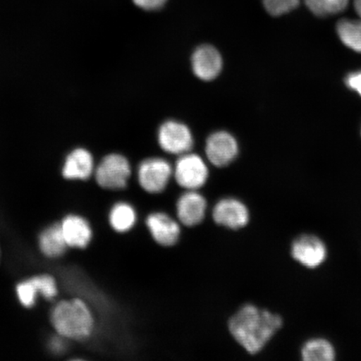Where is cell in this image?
I'll list each match as a JSON object with an SVG mask.
<instances>
[{"label": "cell", "instance_id": "cell-7", "mask_svg": "<svg viewBox=\"0 0 361 361\" xmlns=\"http://www.w3.org/2000/svg\"><path fill=\"white\" fill-rule=\"evenodd\" d=\"M205 153L210 164L224 168L236 159L238 144L232 134L224 130L211 134L207 139Z\"/></svg>", "mask_w": 361, "mask_h": 361}, {"label": "cell", "instance_id": "cell-17", "mask_svg": "<svg viewBox=\"0 0 361 361\" xmlns=\"http://www.w3.org/2000/svg\"><path fill=\"white\" fill-rule=\"evenodd\" d=\"M111 228L118 233H126L137 223V213L132 205L126 202L117 203L109 216Z\"/></svg>", "mask_w": 361, "mask_h": 361}, {"label": "cell", "instance_id": "cell-15", "mask_svg": "<svg viewBox=\"0 0 361 361\" xmlns=\"http://www.w3.org/2000/svg\"><path fill=\"white\" fill-rule=\"evenodd\" d=\"M40 251L49 259H57L65 255L68 245L63 235L61 224H52L40 233Z\"/></svg>", "mask_w": 361, "mask_h": 361}, {"label": "cell", "instance_id": "cell-10", "mask_svg": "<svg viewBox=\"0 0 361 361\" xmlns=\"http://www.w3.org/2000/svg\"><path fill=\"white\" fill-rule=\"evenodd\" d=\"M207 209L206 198L197 190H187L176 204L178 222L186 227H195L204 220Z\"/></svg>", "mask_w": 361, "mask_h": 361}, {"label": "cell", "instance_id": "cell-6", "mask_svg": "<svg viewBox=\"0 0 361 361\" xmlns=\"http://www.w3.org/2000/svg\"><path fill=\"white\" fill-rule=\"evenodd\" d=\"M132 174L128 159L119 154L106 157L96 170L97 182L106 189H121L126 187Z\"/></svg>", "mask_w": 361, "mask_h": 361}, {"label": "cell", "instance_id": "cell-5", "mask_svg": "<svg viewBox=\"0 0 361 361\" xmlns=\"http://www.w3.org/2000/svg\"><path fill=\"white\" fill-rule=\"evenodd\" d=\"M158 143L162 150L173 155H183L191 152L193 137L188 126L177 121H168L160 126Z\"/></svg>", "mask_w": 361, "mask_h": 361}, {"label": "cell", "instance_id": "cell-12", "mask_svg": "<svg viewBox=\"0 0 361 361\" xmlns=\"http://www.w3.org/2000/svg\"><path fill=\"white\" fill-rule=\"evenodd\" d=\"M147 227L158 245L164 247L174 246L179 240L180 226L178 220L168 214L156 212L147 216Z\"/></svg>", "mask_w": 361, "mask_h": 361}, {"label": "cell", "instance_id": "cell-9", "mask_svg": "<svg viewBox=\"0 0 361 361\" xmlns=\"http://www.w3.org/2000/svg\"><path fill=\"white\" fill-rule=\"evenodd\" d=\"M291 255L305 267L315 269L326 261L327 250L322 239L314 235H302L293 242Z\"/></svg>", "mask_w": 361, "mask_h": 361}, {"label": "cell", "instance_id": "cell-19", "mask_svg": "<svg viewBox=\"0 0 361 361\" xmlns=\"http://www.w3.org/2000/svg\"><path fill=\"white\" fill-rule=\"evenodd\" d=\"M350 2V0H304L307 8L320 18L334 16L344 12Z\"/></svg>", "mask_w": 361, "mask_h": 361}, {"label": "cell", "instance_id": "cell-3", "mask_svg": "<svg viewBox=\"0 0 361 361\" xmlns=\"http://www.w3.org/2000/svg\"><path fill=\"white\" fill-rule=\"evenodd\" d=\"M209 171L204 160L190 152L179 156L173 169V177L180 188L198 190L209 179Z\"/></svg>", "mask_w": 361, "mask_h": 361}, {"label": "cell", "instance_id": "cell-8", "mask_svg": "<svg viewBox=\"0 0 361 361\" xmlns=\"http://www.w3.org/2000/svg\"><path fill=\"white\" fill-rule=\"evenodd\" d=\"M214 222L226 228L238 230L250 222V211L242 201L234 197H226L216 203L213 213Z\"/></svg>", "mask_w": 361, "mask_h": 361}, {"label": "cell", "instance_id": "cell-11", "mask_svg": "<svg viewBox=\"0 0 361 361\" xmlns=\"http://www.w3.org/2000/svg\"><path fill=\"white\" fill-rule=\"evenodd\" d=\"M192 69L198 79L214 80L223 69V58L215 47L204 44L197 48L191 59Z\"/></svg>", "mask_w": 361, "mask_h": 361}, {"label": "cell", "instance_id": "cell-23", "mask_svg": "<svg viewBox=\"0 0 361 361\" xmlns=\"http://www.w3.org/2000/svg\"><path fill=\"white\" fill-rule=\"evenodd\" d=\"M139 8L147 11H159L166 6L169 0H133Z\"/></svg>", "mask_w": 361, "mask_h": 361}, {"label": "cell", "instance_id": "cell-4", "mask_svg": "<svg viewBox=\"0 0 361 361\" xmlns=\"http://www.w3.org/2000/svg\"><path fill=\"white\" fill-rule=\"evenodd\" d=\"M173 176V169L162 158L153 157L143 161L137 170L140 186L147 192L157 194L168 188Z\"/></svg>", "mask_w": 361, "mask_h": 361}, {"label": "cell", "instance_id": "cell-18", "mask_svg": "<svg viewBox=\"0 0 361 361\" xmlns=\"http://www.w3.org/2000/svg\"><path fill=\"white\" fill-rule=\"evenodd\" d=\"M305 361H332L336 359L333 345L324 338H313L307 341L301 350Z\"/></svg>", "mask_w": 361, "mask_h": 361}, {"label": "cell", "instance_id": "cell-1", "mask_svg": "<svg viewBox=\"0 0 361 361\" xmlns=\"http://www.w3.org/2000/svg\"><path fill=\"white\" fill-rule=\"evenodd\" d=\"M282 324L279 314L254 305H245L230 318L228 329L239 345L255 355L264 348Z\"/></svg>", "mask_w": 361, "mask_h": 361}, {"label": "cell", "instance_id": "cell-2", "mask_svg": "<svg viewBox=\"0 0 361 361\" xmlns=\"http://www.w3.org/2000/svg\"><path fill=\"white\" fill-rule=\"evenodd\" d=\"M51 323L58 335L67 340H85L94 328L92 310L80 299L63 300L54 307Z\"/></svg>", "mask_w": 361, "mask_h": 361}, {"label": "cell", "instance_id": "cell-13", "mask_svg": "<svg viewBox=\"0 0 361 361\" xmlns=\"http://www.w3.org/2000/svg\"><path fill=\"white\" fill-rule=\"evenodd\" d=\"M61 227L68 247L85 248L92 241V228L82 216H67L63 219Z\"/></svg>", "mask_w": 361, "mask_h": 361}, {"label": "cell", "instance_id": "cell-16", "mask_svg": "<svg viewBox=\"0 0 361 361\" xmlns=\"http://www.w3.org/2000/svg\"><path fill=\"white\" fill-rule=\"evenodd\" d=\"M336 33L346 47L361 53V18L341 20L336 25Z\"/></svg>", "mask_w": 361, "mask_h": 361}, {"label": "cell", "instance_id": "cell-21", "mask_svg": "<svg viewBox=\"0 0 361 361\" xmlns=\"http://www.w3.org/2000/svg\"><path fill=\"white\" fill-rule=\"evenodd\" d=\"M38 292L44 299L51 300L58 295V288L56 279L51 275L42 274L30 278Z\"/></svg>", "mask_w": 361, "mask_h": 361}, {"label": "cell", "instance_id": "cell-14", "mask_svg": "<svg viewBox=\"0 0 361 361\" xmlns=\"http://www.w3.org/2000/svg\"><path fill=\"white\" fill-rule=\"evenodd\" d=\"M93 171L92 156L85 149H76L67 157L62 173L66 179L85 180Z\"/></svg>", "mask_w": 361, "mask_h": 361}, {"label": "cell", "instance_id": "cell-25", "mask_svg": "<svg viewBox=\"0 0 361 361\" xmlns=\"http://www.w3.org/2000/svg\"><path fill=\"white\" fill-rule=\"evenodd\" d=\"M66 338L59 336V337L53 338L51 341V349L55 353H61L62 351L66 350Z\"/></svg>", "mask_w": 361, "mask_h": 361}, {"label": "cell", "instance_id": "cell-26", "mask_svg": "<svg viewBox=\"0 0 361 361\" xmlns=\"http://www.w3.org/2000/svg\"><path fill=\"white\" fill-rule=\"evenodd\" d=\"M353 6L358 17L361 18V0H353Z\"/></svg>", "mask_w": 361, "mask_h": 361}, {"label": "cell", "instance_id": "cell-22", "mask_svg": "<svg viewBox=\"0 0 361 361\" xmlns=\"http://www.w3.org/2000/svg\"><path fill=\"white\" fill-rule=\"evenodd\" d=\"M18 299L25 308H31L35 304L39 293L31 279L20 282L16 286Z\"/></svg>", "mask_w": 361, "mask_h": 361}, {"label": "cell", "instance_id": "cell-20", "mask_svg": "<svg viewBox=\"0 0 361 361\" xmlns=\"http://www.w3.org/2000/svg\"><path fill=\"white\" fill-rule=\"evenodd\" d=\"M265 11L274 17L282 16L295 11L300 0H262Z\"/></svg>", "mask_w": 361, "mask_h": 361}, {"label": "cell", "instance_id": "cell-24", "mask_svg": "<svg viewBox=\"0 0 361 361\" xmlns=\"http://www.w3.org/2000/svg\"><path fill=\"white\" fill-rule=\"evenodd\" d=\"M347 87L357 93L361 97V70L351 72L345 80Z\"/></svg>", "mask_w": 361, "mask_h": 361}]
</instances>
